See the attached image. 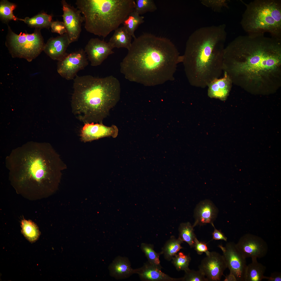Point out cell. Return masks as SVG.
Returning <instances> with one entry per match:
<instances>
[{
    "label": "cell",
    "mask_w": 281,
    "mask_h": 281,
    "mask_svg": "<svg viewBox=\"0 0 281 281\" xmlns=\"http://www.w3.org/2000/svg\"><path fill=\"white\" fill-rule=\"evenodd\" d=\"M144 22V17L133 11L128 15L123 24V27L134 39L136 37L134 34L135 31Z\"/></svg>",
    "instance_id": "484cf974"
},
{
    "label": "cell",
    "mask_w": 281,
    "mask_h": 281,
    "mask_svg": "<svg viewBox=\"0 0 281 281\" xmlns=\"http://www.w3.org/2000/svg\"><path fill=\"white\" fill-rule=\"evenodd\" d=\"M88 64L87 58L83 49L67 54L58 61L57 71L63 78L67 80L74 79L77 73Z\"/></svg>",
    "instance_id": "9c48e42d"
},
{
    "label": "cell",
    "mask_w": 281,
    "mask_h": 281,
    "mask_svg": "<svg viewBox=\"0 0 281 281\" xmlns=\"http://www.w3.org/2000/svg\"><path fill=\"white\" fill-rule=\"evenodd\" d=\"M193 248L197 253L199 255L205 253L207 256L209 254L210 252L208 251L207 244L204 242L199 241L197 238L195 240Z\"/></svg>",
    "instance_id": "e575fe53"
},
{
    "label": "cell",
    "mask_w": 281,
    "mask_h": 281,
    "mask_svg": "<svg viewBox=\"0 0 281 281\" xmlns=\"http://www.w3.org/2000/svg\"><path fill=\"white\" fill-rule=\"evenodd\" d=\"M73 88L72 112L85 123H102L120 98V82L112 75L103 78L76 75Z\"/></svg>",
    "instance_id": "5b68a950"
},
{
    "label": "cell",
    "mask_w": 281,
    "mask_h": 281,
    "mask_svg": "<svg viewBox=\"0 0 281 281\" xmlns=\"http://www.w3.org/2000/svg\"><path fill=\"white\" fill-rule=\"evenodd\" d=\"M232 82L227 74L224 72L223 77L214 79L208 86V95L211 98L225 100L230 91Z\"/></svg>",
    "instance_id": "d6986e66"
},
{
    "label": "cell",
    "mask_w": 281,
    "mask_h": 281,
    "mask_svg": "<svg viewBox=\"0 0 281 281\" xmlns=\"http://www.w3.org/2000/svg\"><path fill=\"white\" fill-rule=\"evenodd\" d=\"M218 247L222 251L230 273L234 276L237 281H245L247 266L246 258L239 251L236 244L229 242L225 246L220 245Z\"/></svg>",
    "instance_id": "30bf717a"
},
{
    "label": "cell",
    "mask_w": 281,
    "mask_h": 281,
    "mask_svg": "<svg viewBox=\"0 0 281 281\" xmlns=\"http://www.w3.org/2000/svg\"><path fill=\"white\" fill-rule=\"evenodd\" d=\"M21 224L22 233L26 238L31 242L36 240L40 234L37 226L31 221L25 219L22 220Z\"/></svg>",
    "instance_id": "83f0119b"
},
{
    "label": "cell",
    "mask_w": 281,
    "mask_h": 281,
    "mask_svg": "<svg viewBox=\"0 0 281 281\" xmlns=\"http://www.w3.org/2000/svg\"><path fill=\"white\" fill-rule=\"evenodd\" d=\"M226 28L225 24L202 27L189 37L182 62L192 86L205 88L222 74Z\"/></svg>",
    "instance_id": "3957f363"
},
{
    "label": "cell",
    "mask_w": 281,
    "mask_h": 281,
    "mask_svg": "<svg viewBox=\"0 0 281 281\" xmlns=\"http://www.w3.org/2000/svg\"><path fill=\"white\" fill-rule=\"evenodd\" d=\"M236 245L245 258L255 257L261 258L267 253L268 245L261 237L251 234H246L241 237Z\"/></svg>",
    "instance_id": "7c38bea8"
},
{
    "label": "cell",
    "mask_w": 281,
    "mask_h": 281,
    "mask_svg": "<svg viewBox=\"0 0 281 281\" xmlns=\"http://www.w3.org/2000/svg\"><path fill=\"white\" fill-rule=\"evenodd\" d=\"M154 247L153 245L150 244L144 243L141 245V249L147 258L148 261L151 264L162 268L159 259V256L161 254L160 252H155Z\"/></svg>",
    "instance_id": "f1b7e54d"
},
{
    "label": "cell",
    "mask_w": 281,
    "mask_h": 281,
    "mask_svg": "<svg viewBox=\"0 0 281 281\" xmlns=\"http://www.w3.org/2000/svg\"><path fill=\"white\" fill-rule=\"evenodd\" d=\"M70 44L66 33L49 39L45 43L43 51L51 59L58 61L67 54V48Z\"/></svg>",
    "instance_id": "2e32d148"
},
{
    "label": "cell",
    "mask_w": 281,
    "mask_h": 281,
    "mask_svg": "<svg viewBox=\"0 0 281 281\" xmlns=\"http://www.w3.org/2000/svg\"><path fill=\"white\" fill-rule=\"evenodd\" d=\"M257 259L255 257L252 258V262L247 265L245 281H261L267 279V277L264 275L266 267L258 263Z\"/></svg>",
    "instance_id": "7402d4cb"
},
{
    "label": "cell",
    "mask_w": 281,
    "mask_h": 281,
    "mask_svg": "<svg viewBox=\"0 0 281 281\" xmlns=\"http://www.w3.org/2000/svg\"><path fill=\"white\" fill-rule=\"evenodd\" d=\"M223 71L232 83L252 90L281 85V39L264 34L239 36L225 48Z\"/></svg>",
    "instance_id": "6da1fadb"
},
{
    "label": "cell",
    "mask_w": 281,
    "mask_h": 281,
    "mask_svg": "<svg viewBox=\"0 0 281 281\" xmlns=\"http://www.w3.org/2000/svg\"><path fill=\"white\" fill-rule=\"evenodd\" d=\"M182 281H208L203 273L200 270L196 271L189 269L184 271Z\"/></svg>",
    "instance_id": "1f68e13d"
},
{
    "label": "cell",
    "mask_w": 281,
    "mask_h": 281,
    "mask_svg": "<svg viewBox=\"0 0 281 281\" xmlns=\"http://www.w3.org/2000/svg\"><path fill=\"white\" fill-rule=\"evenodd\" d=\"M63 12L62 16L70 43L77 41L81 31L84 17L77 8L68 4L65 0L61 1Z\"/></svg>",
    "instance_id": "8fae6325"
},
{
    "label": "cell",
    "mask_w": 281,
    "mask_h": 281,
    "mask_svg": "<svg viewBox=\"0 0 281 281\" xmlns=\"http://www.w3.org/2000/svg\"><path fill=\"white\" fill-rule=\"evenodd\" d=\"M240 24L248 34L269 33L281 39V1L255 0L246 4Z\"/></svg>",
    "instance_id": "52a82bcc"
},
{
    "label": "cell",
    "mask_w": 281,
    "mask_h": 281,
    "mask_svg": "<svg viewBox=\"0 0 281 281\" xmlns=\"http://www.w3.org/2000/svg\"><path fill=\"white\" fill-rule=\"evenodd\" d=\"M172 263L178 271H186L189 270V266L191 260L189 255L185 254L182 252L177 253L173 258Z\"/></svg>",
    "instance_id": "f546056e"
},
{
    "label": "cell",
    "mask_w": 281,
    "mask_h": 281,
    "mask_svg": "<svg viewBox=\"0 0 281 281\" xmlns=\"http://www.w3.org/2000/svg\"><path fill=\"white\" fill-rule=\"evenodd\" d=\"M134 11L140 15L156 11L157 7L152 0H136Z\"/></svg>",
    "instance_id": "4dcf8cb0"
},
{
    "label": "cell",
    "mask_w": 281,
    "mask_h": 281,
    "mask_svg": "<svg viewBox=\"0 0 281 281\" xmlns=\"http://www.w3.org/2000/svg\"><path fill=\"white\" fill-rule=\"evenodd\" d=\"M110 275L117 279H122L136 273V269L131 267L128 259L119 256L116 257L108 267Z\"/></svg>",
    "instance_id": "ffe728a7"
},
{
    "label": "cell",
    "mask_w": 281,
    "mask_h": 281,
    "mask_svg": "<svg viewBox=\"0 0 281 281\" xmlns=\"http://www.w3.org/2000/svg\"><path fill=\"white\" fill-rule=\"evenodd\" d=\"M45 44L41 29H35L31 34H17L8 25L5 44L13 58H23L31 62L43 51Z\"/></svg>",
    "instance_id": "ba28073f"
},
{
    "label": "cell",
    "mask_w": 281,
    "mask_h": 281,
    "mask_svg": "<svg viewBox=\"0 0 281 281\" xmlns=\"http://www.w3.org/2000/svg\"><path fill=\"white\" fill-rule=\"evenodd\" d=\"M13 152L10 157V173L20 192L44 196L56 191L67 166L52 148Z\"/></svg>",
    "instance_id": "277c9868"
},
{
    "label": "cell",
    "mask_w": 281,
    "mask_h": 281,
    "mask_svg": "<svg viewBox=\"0 0 281 281\" xmlns=\"http://www.w3.org/2000/svg\"><path fill=\"white\" fill-rule=\"evenodd\" d=\"M214 227V230L212 233L213 239L215 240H222L226 241L227 238L220 231L216 229L213 223H211Z\"/></svg>",
    "instance_id": "d590c367"
},
{
    "label": "cell",
    "mask_w": 281,
    "mask_h": 281,
    "mask_svg": "<svg viewBox=\"0 0 281 281\" xmlns=\"http://www.w3.org/2000/svg\"><path fill=\"white\" fill-rule=\"evenodd\" d=\"M77 8L83 15L87 32L106 37L123 23L134 11V0H77Z\"/></svg>",
    "instance_id": "8992f818"
},
{
    "label": "cell",
    "mask_w": 281,
    "mask_h": 281,
    "mask_svg": "<svg viewBox=\"0 0 281 281\" xmlns=\"http://www.w3.org/2000/svg\"><path fill=\"white\" fill-rule=\"evenodd\" d=\"M224 281H237L236 279L234 276L233 274H229L225 277Z\"/></svg>",
    "instance_id": "74e56055"
},
{
    "label": "cell",
    "mask_w": 281,
    "mask_h": 281,
    "mask_svg": "<svg viewBox=\"0 0 281 281\" xmlns=\"http://www.w3.org/2000/svg\"><path fill=\"white\" fill-rule=\"evenodd\" d=\"M113 48L108 42L98 38L90 39L86 45L85 51L92 66L101 65L108 56L114 53Z\"/></svg>",
    "instance_id": "5bb4252c"
},
{
    "label": "cell",
    "mask_w": 281,
    "mask_h": 281,
    "mask_svg": "<svg viewBox=\"0 0 281 281\" xmlns=\"http://www.w3.org/2000/svg\"><path fill=\"white\" fill-rule=\"evenodd\" d=\"M17 7L16 4L7 0H2L0 2V18L3 22L7 23L11 20L16 21L18 18L15 16L13 11Z\"/></svg>",
    "instance_id": "4316f807"
},
{
    "label": "cell",
    "mask_w": 281,
    "mask_h": 281,
    "mask_svg": "<svg viewBox=\"0 0 281 281\" xmlns=\"http://www.w3.org/2000/svg\"><path fill=\"white\" fill-rule=\"evenodd\" d=\"M218 213L217 209L211 201L205 200L200 202L194 211L195 221L193 225L195 227L213 223Z\"/></svg>",
    "instance_id": "e0dca14e"
},
{
    "label": "cell",
    "mask_w": 281,
    "mask_h": 281,
    "mask_svg": "<svg viewBox=\"0 0 281 281\" xmlns=\"http://www.w3.org/2000/svg\"><path fill=\"white\" fill-rule=\"evenodd\" d=\"M108 42L113 48H124L128 50L132 44V36L123 27L115 30Z\"/></svg>",
    "instance_id": "44dd1931"
},
{
    "label": "cell",
    "mask_w": 281,
    "mask_h": 281,
    "mask_svg": "<svg viewBox=\"0 0 281 281\" xmlns=\"http://www.w3.org/2000/svg\"><path fill=\"white\" fill-rule=\"evenodd\" d=\"M182 61L170 40L146 33L134 38L120 70L130 81L155 85L173 79L177 65Z\"/></svg>",
    "instance_id": "7a4b0ae2"
},
{
    "label": "cell",
    "mask_w": 281,
    "mask_h": 281,
    "mask_svg": "<svg viewBox=\"0 0 281 281\" xmlns=\"http://www.w3.org/2000/svg\"><path fill=\"white\" fill-rule=\"evenodd\" d=\"M162 268L154 265L148 261L141 267L136 269V273L140 279L145 281H179L182 278L171 277L161 271Z\"/></svg>",
    "instance_id": "ac0fdd59"
},
{
    "label": "cell",
    "mask_w": 281,
    "mask_h": 281,
    "mask_svg": "<svg viewBox=\"0 0 281 281\" xmlns=\"http://www.w3.org/2000/svg\"><path fill=\"white\" fill-rule=\"evenodd\" d=\"M266 279L269 281H280L281 273L279 272H274L272 273L270 277H267Z\"/></svg>",
    "instance_id": "8d00e7d4"
},
{
    "label": "cell",
    "mask_w": 281,
    "mask_h": 281,
    "mask_svg": "<svg viewBox=\"0 0 281 281\" xmlns=\"http://www.w3.org/2000/svg\"><path fill=\"white\" fill-rule=\"evenodd\" d=\"M52 15L44 12H42L31 18L26 17L24 19L19 18L31 28L41 29H49L52 22Z\"/></svg>",
    "instance_id": "603a6c76"
},
{
    "label": "cell",
    "mask_w": 281,
    "mask_h": 281,
    "mask_svg": "<svg viewBox=\"0 0 281 281\" xmlns=\"http://www.w3.org/2000/svg\"><path fill=\"white\" fill-rule=\"evenodd\" d=\"M198 267L208 281H219L227 266L223 255L213 251L202 260Z\"/></svg>",
    "instance_id": "4fadbf2b"
},
{
    "label": "cell",
    "mask_w": 281,
    "mask_h": 281,
    "mask_svg": "<svg viewBox=\"0 0 281 281\" xmlns=\"http://www.w3.org/2000/svg\"><path fill=\"white\" fill-rule=\"evenodd\" d=\"M183 242L179 238H176L173 236L165 243L160 253L163 255L165 259L168 261L173 258L181 249L183 248L181 244Z\"/></svg>",
    "instance_id": "cb8c5ba5"
},
{
    "label": "cell",
    "mask_w": 281,
    "mask_h": 281,
    "mask_svg": "<svg viewBox=\"0 0 281 281\" xmlns=\"http://www.w3.org/2000/svg\"><path fill=\"white\" fill-rule=\"evenodd\" d=\"M194 227L189 222L181 223L178 228L179 238L182 242L187 243L191 248L193 247L197 238L194 230Z\"/></svg>",
    "instance_id": "d4e9b609"
},
{
    "label": "cell",
    "mask_w": 281,
    "mask_h": 281,
    "mask_svg": "<svg viewBox=\"0 0 281 281\" xmlns=\"http://www.w3.org/2000/svg\"><path fill=\"white\" fill-rule=\"evenodd\" d=\"M51 31L60 35L67 33V31L63 22L57 21L52 22L50 26Z\"/></svg>",
    "instance_id": "836d02e7"
},
{
    "label": "cell",
    "mask_w": 281,
    "mask_h": 281,
    "mask_svg": "<svg viewBox=\"0 0 281 281\" xmlns=\"http://www.w3.org/2000/svg\"><path fill=\"white\" fill-rule=\"evenodd\" d=\"M85 123L81 129L80 135L82 142H91L106 137L115 138L118 136V129L116 125H112L108 126L102 123Z\"/></svg>",
    "instance_id": "9a60e30c"
},
{
    "label": "cell",
    "mask_w": 281,
    "mask_h": 281,
    "mask_svg": "<svg viewBox=\"0 0 281 281\" xmlns=\"http://www.w3.org/2000/svg\"><path fill=\"white\" fill-rule=\"evenodd\" d=\"M227 1L225 0H203L201 3L215 11L219 12L224 7H227Z\"/></svg>",
    "instance_id": "d6a6232c"
}]
</instances>
